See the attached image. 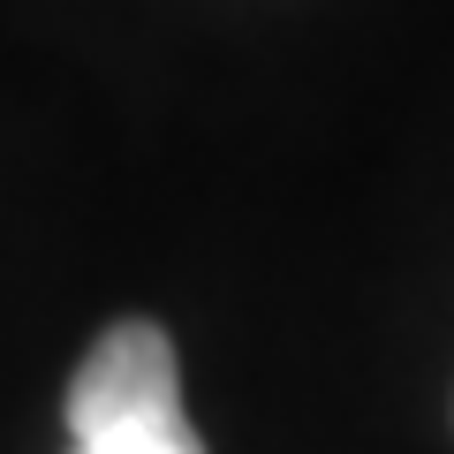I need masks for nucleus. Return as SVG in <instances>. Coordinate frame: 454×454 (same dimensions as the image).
Returning <instances> with one entry per match:
<instances>
[{"mask_svg": "<svg viewBox=\"0 0 454 454\" xmlns=\"http://www.w3.org/2000/svg\"><path fill=\"white\" fill-rule=\"evenodd\" d=\"M68 454H205L182 417V364L152 318H121L68 379Z\"/></svg>", "mask_w": 454, "mask_h": 454, "instance_id": "1", "label": "nucleus"}]
</instances>
